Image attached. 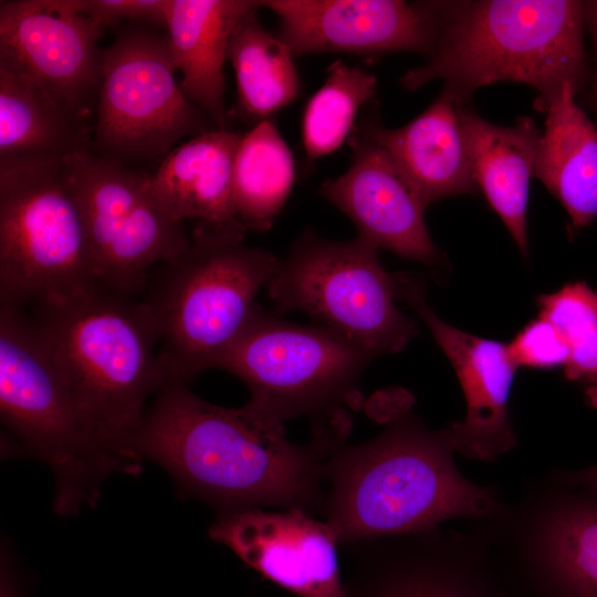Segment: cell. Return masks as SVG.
<instances>
[{
    "label": "cell",
    "mask_w": 597,
    "mask_h": 597,
    "mask_svg": "<svg viewBox=\"0 0 597 597\" xmlns=\"http://www.w3.org/2000/svg\"><path fill=\"white\" fill-rule=\"evenodd\" d=\"M350 425L348 418L314 423L311 440L295 443L283 422L249 402L217 406L170 383L157 392L133 448L220 513L275 507L312 515L322 512L327 461Z\"/></svg>",
    "instance_id": "1"
},
{
    "label": "cell",
    "mask_w": 597,
    "mask_h": 597,
    "mask_svg": "<svg viewBox=\"0 0 597 597\" xmlns=\"http://www.w3.org/2000/svg\"><path fill=\"white\" fill-rule=\"evenodd\" d=\"M447 429L406 417L375 438L337 448L327 461L324 521L339 545L436 530L496 512L491 489L465 479Z\"/></svg>",
    "instance_id": "2"
},
{
    "label": "cell",
    "mask_w": 597,
    "mask_h": 597,
    "mask_svg": "<svg viewBox=\"0 0 597 597\" xmlns=\"http://www.w3.org/2000/svg\"><path fill=\"white\" fill-rule=\"evenodd\" d=\"M437 39L428 62L400 78L407 91L443 80L442 92L467 105L480 87L502 81L532 86L546 112L565 84L578 93L588 76L584 2L474 0L432 2Z\"/></svg>",
    "instance_id": "3"
},
{
    "label": "cell",
    "mask_w": 597,
    "mask_h": 597,
    "mask_svg": "<svg viewBox=\"0 0 597 597\" xmlns=\"http://www.w3.org/2000/svg\"><path fill=\"white\" fill-rule=\"evenodd\" d=\"M36 306L34 318L102 439L137 468L146 401L166 386L144 300L96 284Z\"/></svg>",
    "instance_id": "4"
},
{
    "label": "cell",
    "mask_w": 597,
    "mask_h": 597,
    "mask_svg": "<svg viewBox=\"0 0 597 597\" xmlns=\"http://www.w3.org/2000/svg\"><path fill=\"white\" fill-rule=\"evenodd\" d=\"M242 227H196L188 249L161 265L144 302L151 314L166 385L214 368L277 268L270 251L244 244Z\"/></svg>",
    "instance_id": "5"
},
{
    "label": "cell",
    "mask_w": 597,
    "mask_h": 597,
    "mask_svg": "<svg viewBox=\"0 0 597 597\" xmlns=\"http://www.w3.org/2000/svg\"><path fill=\"white\" fill-rule=\"evenodd\" d=\"M0 410L3 425L52 469L60 513L92 502L109 472H137L97 433L35 321L3 302Z\"/></svg>",
    "instance_id": "6"
},
{
    "label": "cell",
    "mask_w": 597,
    "mask_h": 597,
    "mask_svg": "<svg viewBox=\"0 0 597 597\" xmlns=\"http://www.w3.org/2000/svg\"><path fill=\"white\" fill-rule=\"evenodd\" d=\"M71 155L0 158V302L39 305L98 284Z\"/></svg>",
    "instance_id": "7"
},
{
    "label": "cell",
    "mask_w": 597,
    "mask_h": 597,
    "mask_svg": "<svg viewBox=\"0 0 597 597\" xmlns=\"http://www.w3.org/2000/svg\"><path fill=\"white\" fill-rule=\"evenodd\" d=\"M265 289L277 312H304L373 359L402 350L418 333L397 307L398 273L387 272L378 249L359 237L332 241L304 232Z\"/></svg>",
    "instance_id": "8"
},
{
    "label": "cell",
    "mask_w": 597,
    "mask_h": 597,
    "mask_svg": "<svg viewBox=\"0 0 597 597\" xmlns=\"http://www.w3.org/2000/svg\"><path fill=\"white\" fill-rule=\"evenodd\" d=\"M373 358L328 328L283 321L255 305L214 368L241 379L249 404L285 422H318L355 408L358 383Z\"/></svg>",
    "instance_id": "9"
},
{
    "label": "cell",
    "mask_w": 597,
    "mask_h": 597,
    "mask_svg": "<svg viewBox=\"0 0 597 597\" xmlns=\"http://www.w3.org/2000/svg\"><path fill=\"white\" fill-rule=\"evenodd\" d=\"M71 163L98 284L129 295L139 292L156 264L188 249L184 223L159 202L149 176L88 148L72 154Z\"/></svg>",
    "instance_id": "10"
},
{
    "label": "cell",
    "mask_w": 597,
    "mask_h": 597,
    "mask_svg": "<svg viewBox=\"0 0 597 597\" xmlns=\"http://www.w3.org/2000/svg\"><path fill=\"white\" fill-rule=\"evenodd\" d=\"M175 71L168 38L149 31H124L102 50L95 139L108 158L165 157L181 137L207 132Z\"/></svg>",
    "instance_id": "11"
},
{
    "label": "cell",
    "mask_w": 597,
    "mask_h": 597,
    "mask_svg": "<svg viewBox=\"0 0 597 597\" xmlns=\"http://www.w3.org/2000/svg\"><path fill=\"white\" fill-rule=\"evenodd\" d=\"M102 31L78 0L0 2V54L22 66L83 124L98 98Z\"/></svg>",
    "instance_id": "12"
},
{
    "label": "cell",
    "mask_w": 597,
    "mask_h": 597,
    "mask_svg": "<svg viewBox=\"0 0 597 597\" xmlns=\"http://www.w3.org/2000/svg\"><path fill=\"white\" fill-rule=\"evenodd\" d=\"M399 298L423 321L449 358L460 381L467 412L446 428L454 452L475 460H492L514 446L509 396L519 368L509 345L479 337L441 320L429 306L421 280L398 272Z\"/></svg>",
    "instance_id": "13"
},
{
    "label": "cell",
    "mask_w": 597,
    "mask_h": 597,
    "mask_svg": "<svg viewBox=\"0 0 597 597\" xmlns=\"http://www.w3.org/2000/svg\"><path fill=\"white\" fill-rule=\"evenodd\" d=\"M210 537L247 566L300 597H346L331 525L298 510L220 513Z\"/></svg>",
    "instance_id": "14"
},
{
    "label": "cell",
    "mask_w": 597,
    "mask_h": 597,
    "mask_svg": "<svg viewBox=\"0 0 597 597\" xmlns=\"http://www.w3.org/2000/svg\"><path fill=\"white\" fill-rule=\"evenodd\" d=\"M279 38L294 57L320 52L432 53L437 18L432 2L400 0H268Z\"/></svg>",
    "instance_id": "15"
},
{
    "label": "cell",
    "mask_w": 597,
    "mask_h": 597,
    "mask_svg": "<svg viewBox=\"0 0 597 597\" xmlns=\"http://www.w3.org/2000/svg\"><path fill=\"white\" fill-rule=\"evenodd\" d=\"M348 139V169L320 187V193L356 226L359 238L375 248L437 266L441 256L430 238L422 201L390 154L364 128Z\"/></svg>",
    "instance_id": "16"
},
{
    "label": "cell",
    "mask_w": 597,
    "mask_h": 597,
    "mask_svg": "<svg viewBox=\"0 0 597 597\" xmlns=\"http://www.w3.org/2000/svg\"><path fill=\"white\" fill-rule=\"evenodd\" d=\"M436 530L346 545V597H488L481 580L443 552Z\"/></svg>",
    "instance_id": "17"
},
{
    "label": "cell",
    "mask_w": 597,
    "mask_h": 597,
    "mask_svg": "<svg viewBox=\"0 0 597 597\" xmlns=\"http://www.w3.org/2000/svg\"><path fill=\"white\" fill-rule=\"evenodd\" d=\"M241 138L226 128L207 130L164 157L148 181L175 220H195L196 227L208 229L242 227L233 200V167Z\"/></svg>",
    "instance_id": "18"
},
{
    "label": "cell",
    "mask_w": 597,
    "mask_h": 597,
    "mask_svg": "<svg viewBox=\"0 0 597 597\" xmlns=\"http://www.w3.org/2000/svg\"><path fill=\"white\" fill-rule=\"evenodd\" d=\"M251 0H169L166 13L168 41L180 88L218 128H226L223 65L231 35L240 20L261 8Z\"/></svg>",
    "instance_id": "19"
},
{
    "label": "cell",
    "mask_w": 597,
    "mask_h": 597,
    "mask_svg": "<svg viewBox=\"0 0 597 597\" xmlns=\"http://www.w3.org/2000/svg\"><path fill=\"white\" fill-rule=\"evenodd\" d=\"M459 107L441 91L428 108L399 128H386L377 122L363 127L390 154L427 207L478 189Z\"/></svg>",
    "instance_id": "20"
},
{
    "label": "cell",
    "mask_w": 597,
    "mask_h": 597,
    "mask_svg": "<svg viewBox=\"0 0 597 597\" xmlns=\"http://www.w3.org/2000/svg\"><path fill=\"white\" fill-rule=\"evenodd\" d=\"M459 119L475 185L526 255L530 182L543 130L531 117L513 126L492 124L468 105L459 107Z\"/></svg>",
    "instance_id": "21"
},
{
    "label": "cell",
    "mask_w": 597,
    "mask_h": 597,
    "mask_svg": "<svg viewBox=\"0 0 597 597\" xmlns=\"http://www.w3.org/2000/svg\"><path fill=\"white\" fill-rule=\"evenodd\" d=\"M565 84L546 109L533 177L562 203L574 228L597 218V127Z\"/></svg>",
    "instance_id": "22"
},
{
    "label": "cell",
    "mask_w": 597,
    "mask_h": 597,
    "mask_svg": "<svg viewBox=\"0 0 597 597\" xmlns=\"http://www.w3.org/2000/svg\"><path fill=\"white\" fill-rule=\"evenodd\" d=\"M533 547L543 597H597V493L579 490L553 503Z\"/></svg>",
    "instance_id": "23"
},
{
    "label": "cell",
    "mask_w": 597,
    "mask_h": 597,
    "mask_svg": "<svg viewBox=\"0 0 597 597\" xmlns=\"http://www.w3.org/2000/svg\"><path fill=\"white\" fill-rule=\"evenodd\" d=\"M74 118L22 66L0 54V158L67 156L87 149Z\"/></svg>",
    "instance_id": "24"
},
{
    "label": "cell",
    "mask_w": 597,
    "mask_h": 597,
    "mask_svg": "<svg viewBox=\"0 0 597 597\" xmlns=\"http://www.w3.org/2000/svg\"><path fill=\"white\" fill-rule=\"evenodd\" d=\"M258 9L237 24L228 49L237 80V113L255 125L290 104L300 88L293 54L263 28Z\"/></svg>",
    "instance_id": "25"
},
{
    "label": "cell",
    "mask_w": 597,
    "mask_h": 597,
    "mask_svg": "<svg viewBox=\"0 0 597 597\" xmlns=\"http://www.w3.org/2000/svg\"><path fill=\"white\" fill-rule=\"evenodd\" d=\"M295 179L292 153L268 119L242 135L233 167V200L238 221L248 230H269Z\"/></svg>",
    "instance_id": "26"
},
{
    "label": "cell",
    "mask_w": 597,
    "mask_h": 597,
    "mask_svg": "<svg viewBox=\"0 0 597 597\" xmlns=\"http://www.w3.org/2000/svg\"><path fill=\"white\" fill-rule=\"evenodd\" d=\"M374 74L334 62L322 87L308 101L302 122L306 156L315 160L336 150L349 135L359 108L376 93Z\"/></svg>",
    "instance_id": "27"
},
{
    "label": "cell",
    "mask_w": 597,
    "mask_h": 597,
    "mask_svg": "<svg viewBox=\"0 0 597 597\" xmlns=\"http://www.w3.org/2000/svg\"><path fill=\"white\" fill-rule=\"evenodd\" d=\"M537 303L538 316L556 327L568 348L565 376L590 385L589 396L597 400V289L570 282Z\"/></svg>",
    "instance_id": "28"
},
{
    "label": "cell",
    "mask_w": 597,
    "mask_h": 597,
    "mask_svg": "<svg viewBox=\"0 0 597 597\" xmlns=\"http://www.w3.org/2000/svg\"><path fill=\"white\" fill-rule=\"evenodd\" d=\"M507 345L517 367L564 368L568 360L565 341L556 327L542 316L524 326Z\"/></svg>",
    "instance_id": "29"
},
{
    "label": "cell",
    "mask_w": 597,
    "mask_h": 597,
    "mask_svg": "<svg viewBox=\"0 0 597 597\" xmlns=\"http://www.w3.org/2000/svg\"><path fill=\"white\" fill-rule=\"evenodd\" d=\"M81 10L102 30L121 20L166 27L169 0H78Z\"/></svg>",
    "instance_id": "30"
},
{
    "label": "cell",
    "mask_w": 597,
    "mask_h": 597,
    "mask_svg": "<svg viewBox=\"0 0 597 597\" xmlns=\"http://www.w3.org/2000/svg\"><path fill=\"white\" fill-rule=\"evenodd\" d=\"M566 479L568 484L575 489L597 493V464L572 471Z\"/></svg>",
    "instance_id": "31"
},
{
    "label": "cell",
    "mask_w": 597,
    "mask_h": 597,
    "mask_svg": "<svg viewBox=\"0 0 597 597\" xmlns=\"http://www.w3.org/2000/svg\"><path fill=\"white\" fill-rule=\"evenodd\" d=\"M584 2V17H585V27L587 28L595 51V73L597 74V0L583 1Z\"/></svg>",
    "instance_id": "32"
},
{
    "label": "cell",
    "mask_w": 597,
    "mask_h": 597,
    "mask_svg": "<svg viewBox=\"0 0 597 597\" xmlns=\"http://www.w3.org/2000/svg\"><path fill=\"white\" fill-rule=\"evenodd\" d=\"M590 102L597 117V74H594L593 86L590 91Z\"/></svg>",
    "instance_id": "33"
},
{
    "label": "cell",
    "mask_w": 597,
    "mask_h": 597,
    "mask_svg": "<svg viewBox=\"0 0 597 597\" xmlns=\"http://www.w3.org/2000/svg\"><path fill=\"white\" fill-rule=\"evenodd\" d=\"M2 597H10L8 596V591L6 590L4 593H2Z\"/></svg>",
    "instance_id": "34"
}]
</instances>
